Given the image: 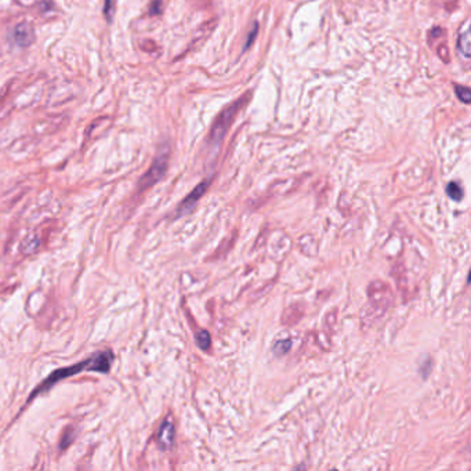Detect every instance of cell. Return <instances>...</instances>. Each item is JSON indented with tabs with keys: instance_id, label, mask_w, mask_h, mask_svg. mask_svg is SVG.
<instances>
[{
	"instance_id": "cell-2",
	"label": "cell",
	"mask_w": 471,
	"mask_h": 471,
	"mask_svg": "<svg viewBox=\"0 0 471 471\" xmlns=\"http://www.w3.org/2000/svg\"><path fill=\"white\" fill-rule=\"evenodd\" d=\"M246 97L239 99L231 104L230 107H227L223 112L217 116V119L213 123L210 130V136H209V145L211 148H218V145L223 141V138L226 137L227 132L230 129L231 123L235 119L236 113L239 112V109L245 105Z\"/></svg>"
},
{
	"instance_id": "cell-3",
	"label": "cell",
	"mask_w": 471,
	"mask_h": 471,
	"mask_svg": "<svg viewBox=\"0 0 471 471\" xmlns=\"http://www.w3.org/2000/svg\"><path fill=\"white\" fill-rule=\"evenodd\" d=\"M167 159H169V153L167 152L158 155L156 159L153 161L151 169L140 180V190H147L149 186H152L153 184H156L165 176L167 169Z\"/></svg>"
},
{
	"instance_id": "cell-17",
	"label": "cell",
	"mask_w": 471,
	"mask_h": 471,
	"mask_svg": "<svg viewBox=\"0 0 471 471\" xmlns=\"http://www.w3.org/2000/svg\"><path fill=\"white\" fill-rule=\"evenodd\" d=\"M21 2H25V3H28V2H29V0H21Z\"/></svg>"
},
{
	"instance_id": "cell-15",
	"label": "cell",
	"mask_w": 471,
	"mask_h": 471,
	"mask_svg": "<svg viewBox=\"0 0 471 471\" xmlns=\"http://www.w3.org/2000/svg\"><path fill=\"white\" fill-rule=\"evenodd\" d=\"M111 7H112V0H107V2H105V7H104V13H105L108 20H111V14H112L113 11V9L111 10Z\"/></svg>"
},
{
	"instance_id": "cell-12",
	"label": "cell",
	"mask_w": 471,
	"mask_h": 471,
	"mask_svg": "<svg viewBox=\"0 0 471 471\" xmlns=\"http://www.w3.org/2000/svg\"><path fill=\"white\" fill-rule=\"evenodd\" d=\"M257 32H259V24H257V22H255V25H253V30H252V32H249V35H247V39H246V43H245V47H243V51H246V50L249 49L252 44H253V42H255V39H256V36H257Z\"/></svg>"
},
{
	"instance_id": "cell-5",
	"label": "cell",
	"mask_w": 471,
	"mask_h": 471,
	"mask_svg": "<svg viewBox=\"0 0 471 471\" xmlns=\"http://www.w3.org/2000/svg\"><path fill=\"white\" fill-rule=\"evenodd\" d=\"M207 186H209V181H202L199 185L195 186V188L191 191V194H190V195H188V197H186L185 199L181 202V205L178 206L177 214H178V216H182V214L190 213V211L195 207L197 202L201 199L202 195L205 194V191L207 190Z\"/></svg>"
},
{
	"instance_id": "cell-9",
	"label": "cell",
	"mask_w": 471,
	"mask_h": 471,
	"mask_svg": "<svg viewBox=\"0 0 471 471\" xmlns=\"http://www.w3.org/2000/svg\"><path fill=\"white\" fill-rule=\"evenodd\" d=\"M290 349H292V340L286 339V340H279V341H276L274 346V349H272V351H274L276 355H284V354L288 353Z\"/></svg>"
},
{
	"instance_id": "cell-6",
	"label": "cell",
	"mask_w": 471,
	"mask_h": 471,
	"mask_svg": "<svg viewBox=\"0 0 471 471\" xmlns=\"http://www.w3.org/2000/svg\"><path fill=\"white\" fill-rule=\"evenodd\" d=\"M174 441V426L170 419H166L158 432V442L162 448H169Z\"/></svg>"
},
{
	"instance_id": "cell-8",
	"label": "cell",
	"mask_w": 471,
	"mask_h": 471,
	"mask_svg": "<svg viewBox=\"0 0 471 471\" xmlns=\"http://www.w3.org/2000/svg\"><path fill=\"white\" fill-rule=\"evenodd\" d=\"M447 194H448V197L451 198L452 201H460L461 198H463V190H461V186L455 181H452L448 184Z\"/></svg>"
},
{
	"instance_id": "cell-1",
	"label": "cell",
	"mask_w": 471,
	"mask_h": 471,
	"mask_svg": "<svg viewBox=\"0 0 471 471\" xmlns=\"http://www.w3.org/2000/svg\"><path fill=\"white\" fill-rule=\"evenodd\" d=\"M112 361H113L112 351L105 350V351L94 353L93 355H90L88 358H86L84 361H82V362L75 363V365H71V366H65V368L57 369V370H54V372L50 373L49 376L44 379L43 382H42V383H40L38 387L35 388L32 393H30L29 401H32L34 398L38 397L39 394L50 390L53 386L59 383L61 380L72 378V376L78 374V373H82L83 370L108 373L111 366H112Z\"/></svg>"
},
{
	"instance_id": "cell-16",
	"label": "cell",
	"mask_w": 471,
	"mask_h": 471,
	"mask_svg": "<svg viewBox=\"0 0 471 471\" xmlns=\"http://www.w3.org/2000/svg\"><path fill=\"white\" fill-rule=\"evenodd\" d=\"M161 13V2L156 0V2H153V6L151 7V14H159Z\"/></svg>"
},
{
	"instance_id": "cell-4",
	"label": "cell",
	"mask_w": 471,
	"mask_h": 471,
	"mask_svg": "<svg viewBox=\"0 0 471 471\" xmlns=\"http://www.w3.org/2000/svg\"><path fill=\"white\" fill-rule=\"evenodd\" d=\"M11 39L18 47H29L35 42V30L29 22H20L13 28Z\"/></svg>"
},
{
	"instance_id": "cell-11",
	"label": "cell",
	"mask_w": 471,
	"mask_h": 471,
	"mask_svg": "<svg viewBox=\"0 0 471 471\" xmlns=\"http://www.w3.org/2000/svg\"><path fill=\"white\" fill-rule=\"evenodd\" d=\"M455 91H456L457 99L460 100L461 103L468 104L471 100V93L468 87H464V86H455Z\"/></svg>"
},
{
	"instance_id": "cell-14",
	"label": "cell",
	"mask_w": 471,
	"mask_h": 471,
	"mask_svg": "<svg viewBox=\"0 0 471 471\" xmlns=\"http://www.w3.org/2000/svg\"><path fill=\"white\" fill-rule=\"evenodd\" d=\"M74 435H75V431L69 428L68 431L65 432V435H64V438H62L61 444H59V448H61V449H65L68 445H71V442H72V439H74Z\"/></svg>"
},
{
	"instance_id": "cell-7",
	"label": "cell",
	"mask_w": 471,
	"mask_h": 471,
	"mask_svg": "<svg viewBox=\"0 0 471 471\" xmlns=\"http://www.w3.org/2000/svg\"><path fill=\"white\" fill-rule=\"evenodd\" d=\"M195 341H197L198 347L203 351H206L209 350L211 344V339H210V333L207 332V330H201V332H198L197 336H195Z\"/></svg>"
},
{
	"instance_id": "cell-13",
	"label": "cell",
	"mask_w": 471,
	"mask_h": 471,
	"mask_svg": "<svg viewBox=\"0 0 471 471\" xmlns=\"http://www.w3.org/2000/svg\"><path fill=\"white\" fill-rule=\"evenodd\" d=\"M24 243H29V246H25V247H22V249H24L22 252H25V253H30V252H34L35 249L38 247V245H39V239H38V238H28V239H25Z\"/></svg>"
},
{
	"instance_id": "cell-10",
	"label": "cell",
	"mask_w": 471,
	"mask_h": 471,
	"mask_svg": "<svg viewBox=\"0 0 471 471\" xmlns=\"http://www.w3.org/2000/svg\"><path fill=\"white\" fill-rule=\"evenodd\" d=\"M457 44H459V50H460V53H463L464 57L468 58V57H470V40H468V35L467 34L460 35Z\"/></svg>"
}]
</instances>
